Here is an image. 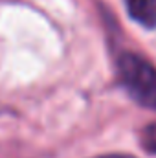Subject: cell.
<instances>
[{"mask_svg": "<svg viewBox=\"0 0 156 158\" xmlns=\"http://www.w3.org/2000/svg\"><path fill=\"white\" fill-rule=\"evenodd\" d=\"M119 79L129 96L142 107L156 110V68L132 52H123L117 57Z\"/></svg>", "mask_w": 156, "mask_h": 158, "instance_id": "6da1fadb", "label": "cell"}, {"mask_svg": "<svg viewBox=\"0 0 156 158\" xmlns=\"http://www.w3.org/2000/svg\"><path fill=\"white\" fill-rule=\"evenodd\" d=\"M129 15L142 26L156 28V0H125Z\"/></svg>", "mask_w": 156, "mask_h": 158, "instance_id": "7a4b0ae2", "label": "cell"}, {"mask_svg": "<svg viewBox=\"0 0 156 158\" xmlns=\"http://www.w3.org/2000/svg\"><path fill=\"white\" fill-rule=\"evenodd\" d=\"M142 145L149 153H154L156 155V121L151 123V125H147L142 131Z\"/></svg>", "mask_w": 156, "mask_h": 158, "instance_id": "3957f363", "label": "cell"}, {"mask_svg": "<svg viewBox=\"0 0 156 158\" xmlns=\"http://www.w3.org/2000/svg\"><path fill=\"white\" fill-rule=\"evenodd\" d=\"M96 158H136L132 155H103V156H96Z\"/></svg>", "mask_w": 156, "mask_h": 158, "instance_id": "277c9868", "label": "cell"}]
</instances>
